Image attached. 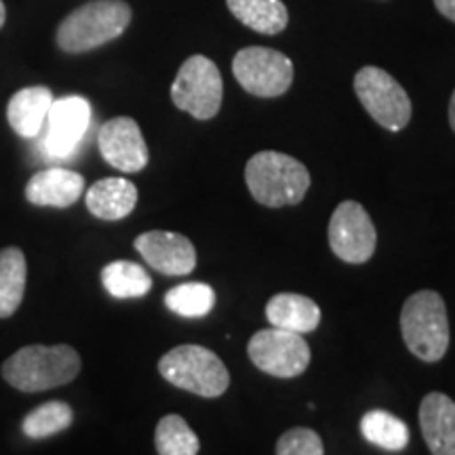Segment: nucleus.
I'll return each instance as SVG.
<instances>
[{
	"mask_svg": "<svg viewBox=\"0 0 455 455\" xmlns=\"http://www.w3.org/2000/svg\"><path fill=\"white\" fill-rule=\"evenodd\" d=\"M81 371V356L72 346H26L3 365V378L20 392H43L70 384Z\"/></svg>",
	"mask_w": 455,
	"mask_h": 455,
	"instance_id": "f257e3e1",
	"label": "nucleus"
},
{
	"mask_svg": "<svg viewBox=\"0 0 455 455\" xmlns=\"http://www.w3.org/2000/svg\"><path fill=\"white\" fill-rule=\"evenodd\" d=\"M251 196L264 207H289L298 204L310 188V173L298 158L283 152L266 150L249 158L244 167Z\"/></svg>",
	"mask_w": 455,
	"mask_h": 455,
	"instance_id": "f03ea898",
	"label": "nucleus"
},
{
	"mask_svg": "<svg viewBox=\"0 0 455 455\" xmlns=\"http://www.w3.org/2000/svg\"><path fill=\"white\" fill-rule=\"evenodd\" d=\"M131 24V7L123 0H93L83 4L57 28V47L66 53H84L116 41Z\"/></svg>",
	"mask_w": 455,
	"mask_h": 455,
	"instance_id": "7ed1b4c3",
	"label": "nucleus"
},
{
	"mask_svg": "<svg viewBox=\"0 0 455 455\" xmlns=\"http://www.w3.org/2000/svg\"><path fill=\"white\" fill-rule=\"evenodd\" d=\"M401 331L405 346L426 363H436L449 348V318L445 301L432 289L407 298L401 310Z\"/></svg>",
	"mask_w": 455,
	"mask_h": 455,
	"instance_id": "20e7f679",
	"label": "nucleus"
},
{
	"mask_svg": "<svg viewBox=\"0 0 455 455\" xmlns=\"http://www.w3.org/2000/svg\"><path fill=\"white\" fill-rule=\"evenodd\" d=\"M158 371L175 388L204 398H218L230 386L224 361L204 346L186 344L169 350L158 361Z\"/></svg>",
	"mask_w": 455,
	"mask_h": 455,
	"instance_id": "39448f33",
	"label": "nucleus"
},
{
	"mask_svg": "<svg viewBox=\"0 0 455 455\" xmlns=\"http://www.w3.org/2000/svg\"><path fill=\"white\" fill-rule=\"evenodd\" d=\"M221 98H224V83H221L220 68L204 55H192L190 60H186L171 84L173 104L196 121L213 118L220 112Z\"/></svg>",
	"mask_w": 455,
	"mask_h": 455,
	"instance_id": "423d86ee",
	"label": "nucleus"
},
{
	"mask_svg": "<svg viewBox=\"0 0 455 455\" xmlns=\"http://www.w3.org/2000/svg\"><path fill=\"white\" fill-rule=\"evenodd\" d=\"M356 98L369 116L388 131L405 129L411 121V101L405 89L382 68L367 66L355 76Z\"/></svg>",
	"mask_w": 455,
	"mask_h": 455,
	"instance_id": "0eeeda50",
	"label": "nucleus"
},
{
	"mask_svg": "<svg viewBox=\"0 0 455 455\" xmlns=\"http://www.w3.org/2000/svg\"><path fill=\"white\" fill-rule=\"evenodd\" d=\"M232 72L247 93L278 98L293 83V64L287 55L268 47L241 49L232 61Z\"/></svg>",
	"mask_w": 455,
	"mask_h": 455,
	"instance_id": "6e6552de",
	"label": "nucleus"
},
{
	"mask_svg": "<svg viewBox=\"0 0 455 455\" xmlns=\"http://www.w3.org/2000/svg\"><path fill=\"white\" fill-rule=\"evenodd\" d=\"M247 355L259 371L275 378H298L310 365V346L299 333L261 329L249 339Z\"/></svg>",
	"mask_w": 455,
	"mask_h": 455,
	"instance_id": "1a4fd4ad",
	"label": "nucleus"
},
{
	"mask_svg": "<svg viewBox=\"0 0 455 455\" xmlns=\"http://www.w3.org/2000/svg\"><path fill=\"white\" fill-rule=\"evenodd\" d=\"M329 244L341 261L365 264L375 253L378 232L361 203L344 201L335 207L329 221Z\"/></svg>",
	"mask_w": 455,
	"mask_h": 455,
	"instance_id": "9d476101",
	"label": "nucleus"
},
{
	"mask_svg": "<svg viewBox=\"0 0 455 455\" xmlns=\"http://www.w3.org/2000/svg\"><path fill=\"white\" fill-rule=\"evenodd\" d=\"M91 124V106L81 95H68L51 104L44 123L43 148L51 158H68L76 152Z\"/></svg>",
	"mask_w": 455,
	"mask_h": 455,
	"instance_id": "9b49d317",
	"label": "nucleus"
},
{
	"mask_svg": "<svg viewBox=\"0 0 455 455\" xmlns=\"http://www.w3.org/2000/svg\"><path fill=\"white\" fill-rule=\"evenodd\" d=\"M98 144L104 161L123 173H138L150 158L140 124L129 116L112 118L101 124Z\"/></svg>",
	"mask_w": 455,
	"mask_h": 455,
	"instance_id": "f8f14e48",
	"label": "nucleus"
},
{
	"mask_svg": "<svg viewBox=\"0 0 455 455\" xmlns=\"http://www.w3.org/2000/svg\"><path fill=\"white\" fill-rule=\"evenodd\" d=\"M135 249L161 275L184 276L196 268L195 244L178 232H144L135 238Z\"/></svg>",
	"mask_w": 455,
	"mask_h": 455,
	"instance_id": "ddd939ff",
	"label": "nucleus"
},
{
	"mask_svg": "<svg viewBox=\"0 0 455 455\" xmlns=\"http://www.w3.org/2000/svg\"><path fill=\"white\" fill-rule=\"evenodd\" d=\"M84 192V178L70 169H43L26 184L28 203L36 207H72Z\"/></svg>",
	"mask_w": 455,
	"mask_h": 455,
	"instance_id": "4468645a",
	"label": "nucleus"
},
{
	"mask_svg": "<svg viewBox=\"0 0 455 455\" xmlns=\"http://www.w3.org/2000/svg\"><path fill=\"white\" fill-rule=\"evenodd\" d=\"M419 426L432 455H455V401L430 392L419 405Z\"/></svg>",
	"mask_w": 455,
	"mask_h": 455,
	"instance_id": "2eb2a0df",
	"label": "nucleus"
},
{
	"mask_svg": "<svg viewBox=\"0 0 455 455\" xmlns=\"http://www.w3.org/2000/svg\"><path fill=\"white\" fill-rule=\"evenodd\" d=\"M53 101V93L47 87H26L17 91L7 106V121L11 129L26 140H34L36 135H41Z\"/></svg>",
	"mask_w": 455,
	"mask_h": 455,
	"instance_id": "dca6fc26",
	"label": "nucleus"
},
{
	"mask_svg": "<svg viewBox=\"0 0 455 455\" xmlns=\"http://www.w3.org/2000/svg\"><path fill=\"white\" fill-rule=\"evenodd\" d=\"M87 209L104 221H118L133 212L138 204V188L124 178H106L95 181L84 196Z\"/></svg>",
	"mask_w": 455,
	"mask_h": 455,
	"instance_id": "f3484780",
	"label": "nucleus"
},
{
	"mask_svg": "<svg viewBox=\"0 0 455 455\" xmlns=\"http://www.w3.org/2000/svg\"><path fill=\"white\" fill-rule=\"evenodd\" d=\"M270 325L293 333H312L321 325V308L315 299L299 293H278L266 306Z\"/></svg>",
	"mask_w": 455,
	"mask_h": 455,
	"instance_id": "a211bd4d",
	"label": "nucleus"
},
{
	"mask_svg": "<svg viewBox=\"0 0 455 455\" xmlns=\"http://www.w3.org/2000/svg\"><path fill=\"white\" fill-rule=\"evenodd\" d=\"M28 264L21 249L7 247L0 251V318L13 316L26 293Z\"/></svg>",
	"mask_w": 455,
	"mask_h": 455,
	"instance_id": "6ab92c4d",
	"label": "nucleus"
},
{
	"mask_svg": "<svg viewBox=\"0 0 455 455\" xmlns=\"http://www.w3.org/2000/svg\"><path fill=\"white\" fill-rule=\"evenodd\" d=\"M228 9L241 24L259 34H278L289 24L287 7L281 0H226Z\"/></svg>",
	"mask_w": 455,
	"mask_h": 455,
	"instance_id": "aec40b11",
	"label": "nucleus"
},
{
	"mask_svg": "<svg viewBox=\"0 0 455 455\" xmlns=\"http://www.w3.org/2000/svg\"><path fill=\"white\" fill-rule=\"evenodd\" d=\"M361 435L375 447H382L386 451H403L409 445L407 424L398 419L396 415L382 409H373L361 418Z\"/></svg>",
	"mask_w": 455,
	"mask_h": 455,
	"instance_id": "412c9836",
	"label": "nucleus"
},
{
	"mask_svg": "<svg viewBox=\"0 0 455 455\" xmlns=\"http://www.w3.org/2000/svg\"><path fill=\"white\" fill-rule=\"evenodd\" d=\"M101 283L112 298H144L152 289V278L133 261H112L101 270Z\"/></svg>",
	"mask_w": 455,
	"mask_h": 455,
	"instance_id": "4be33fe9",
	"label": "nucleus"
},
{
	"mask_svg": "<svg viewBox=\"0 0 455 455\" xmlns=\"http://www.w3.org/2000/svg\"><path fill=\"white\" fill-rule=\"evenodd\" d=\"M158 455H198L201 441L181 415H164L155 432Z\"/></svg>",
	"mask_w": 455,
	"mask_h": 455,
	"instance_id": "5701e85b",
	"label": "nucleus"
},
{
	"mask_svg": "<svg viewBox=\"0 0 455 455\" xmlns=\"http://www.w3.org/2000/svg\"><path fill=\"white\" fill-rule=\"evenodd\" d=\"M164 304L171 312L184 318H201L213 310L215 291L204 283H184L169 289Z\"/></svg>",
	"mask_w": 455,
	"mask_h": 455,
	"instance_id": "b1692460",
	"label": "nucleus"
},
{
	"mask_svg": "<svg viewBox=\"0 0 455 455\" xmlns=\"http://www.w3.org/2000/svg\"><path fill=\"white\" fill-rule=\"evenodd\" d=\"M72 419V407L68 403L51 401L28 413L24 424H21V430L30 439H47V436H53L57 432L70 428Z\"/></svg>",
	"mask_w": 455,
	"mask_h": 455,
	"instance_id": "393cba45",
	"label": "nucleus"
},
{
	"mask_svg": "<svg viewBox=\"0 0 455 455\" xmlns=\"http://www.w3.org/2000/svg\"><path fill=\"white\" fill-rule=\"evenodd\" d=\"M276 455H325V447L315 430L293 428L278 439Z\"/></svg>",
	"mask_w": 455,
	"mask_h": 455,
	"instance_id": "a878e982",
	"label": "nucleus"
},
{
	"mask_svg": "<svg viewBox=\"0 0 455 455\" xmlns=\"http://www.w3.org/2000/svg\"><path fill=\"white\" fill-rule=\"evenodd\" d=\"M435 4L443 17L455 21V0H435Z\"/></svg>",
	"mask_w": 455,
	"mask_h": 455,
	"instance_id": "bb28decb",
	"label": "nucleus"
},
{
	"mask_svg": "<svg viewBox=\"0 0 455 455\" xmlns=\"http://www.w3.org/2000/svg\"><path fill=\"white\" fill-rule=\"evenodd\" d=\"M449 123H451V129L455 131V91L451 95V101H449Z\"/></svg>",
	"mask_w": 455,
	"mask_h": 455,
	"instance_id": "cd10ccee",
	"label": "nucleus"
},
{
	"mask_svg": "<svg viewBox=\"0 0 455 455\" xmlns=\"http://www.w3.org/2000/svg\"><path fill=\"white\" fill-rule=\"evenodd\" d=\"M4 20H7V9H4V3L0 0V28L4 26Z\"/></svg>",
	"mask_w": 455,
	"mask_h": 455,
	"instance_id": "c85d7f7f",
	"label": "nucleus"
}]
</instances>
